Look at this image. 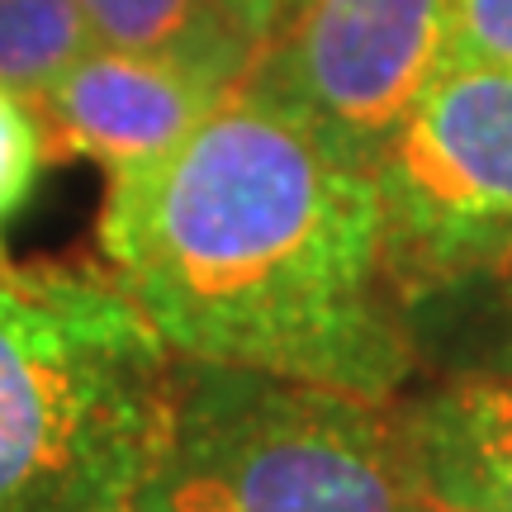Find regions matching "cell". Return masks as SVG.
Instances as JSON below:
<instances>
[{
	"mask_svg": "<svg viewBox=\"0 0 512 512\" xmlns=\"http://www.w3.org/2000/svg\"><path fill=\"white\" fill-rule=\"evenodd\" d=\"M43 166L48 157H43V128L34 105L0 86V261H5V233L24 214Z\"/></svg>",
	"mask_w": 512,
	"mask_h": 512,
	"instance_id": "10",
	"label": "cell"
},
{
	"mask_svg": "<svg viewBox=\"0 0 512 512\" xmlns=\"http://www.w3.org/2000/svg\"><path fill=\"white\" fill-rule=\"evenodd\" d=\"M100 48L176 62L238 91L252 72L261 38L233 15L228 0H76Z\"/></svg>",
	"mask_w": 512,
	"mask_h": 512,
	"instance_id": "8",
	"label": "cell"
},
{
	"mask_svg": "<svg viewBox=\"0 0 512 512\" xmlns=\"http://www.w3.org/2000/svg\"><path fill=\"white\" fill-rule=\"evenodd\" d=\"M228 5H233V15H238L261 43H266V38L275 34V24L285 19V0H228Z\"/></svg>",
	"mask_w": 512,
	"mask_h": 512,
	"instance_id": "12",
	"label": "cell"
},
{
	"mask_svg": "<svg viewBox=\"0 0 512 512\" xmlns=\"http://www.w3.org/2000/svg\"><path fill=\"white\" fill-rule=\"evenodd\" d=\"M403 299L512 271V67L446 62L375 162Z\"/></svg>",
	"mask_w": 512,
	"mask_h": 512,
	"instance_id": "4",
	"label": "cell"
},
{
	"mask_svg": "<svg viewBox=\"0 0 512 512\" xmlns=\"http://www.w3.org/2000/svg\"><path fill=\"white\" fill-rule=\"evenodd\" d=\"M403 512H470V508H451V503H441V498L413 494V498H408V508H403Z\"/></svg>",
	"mask_w": 512,
	"mask_h": 512,
	"instance_id": "13",
	"label": "cell"
},
{
	"mask_svg": "<svg viewBox=\"0 0 512 512\" xmlns=\"http://www.w3.org/2000/svg\"><path fill=\"white\" fill-rule=\"evenodd\" d=\"M294 5H299V0H285V15H290V10H294Z\"/></svg>",
	"mask_w": 512,
	"mask_h": 512,
	"instance_id": "14",
	"label": "cell"
},
{
	"mask_svg": "<svg viewBox=\"0 0 512 512\" xmlns=\"http://www.w3.org/2000/svg\"><path fill=\"white\" fill-rule=\"evenodd\" d=\"M413 494L384 403L185 361L171 441L133 512H403Z\"/></svg>",
	"mask_w": 512,
	"mask_h": 512,
	"instance_id": "3",
	"label": "cell"
},
{
	"mask_svg": "<svg viewBox=\"0 0 512 512\" xmlns=\"http://www.w3.org/2000/svg\"><path fill=\"white\" fill-rule=\"evenodd\" d=\"M228 86L176 62L100 48L72 62L29 105L48 162H95L110 176L166 157L219 110Z\"/></svg>",
	"mask_w": 512,
	"mask_h": 512,
	"instance_id": "6",
	"label": "cell"
},
{
	"mask_svg": "<svg viewBox=\"0 0 512 512\" xmlns=\"http://www.w3.org/2000/svg\"><path fill=\"white\" fill-rule=\"evenodd\" d=\"M181 380L114 271L0 261V512H133Z\"/></svg>",
	"mask_w": 512,
	"mask_h": 512,
	"instance_id": "2",
	"label": "cell"
},
{
	"mask_svg": "<svg viewBox=\"0 0 512 512\" xmlns=\"http://www.w3.org/2000/svg\"><path fill=\"white\" fill-rule=\"evenodd\" d=\"M451 57L512 67V0H451Z\"/></svg>",
	"mask_w": 512,
	"mask_h": 512,
	"instance_id": "11",
	"label": "cell"
},
{
	"mask_svg": "<svg viewBox=\"0 0 512 512\" xmlns=\"http://www.w3.org/2000/svg\"><path fill=\"white\" fill-rule=\"evenodd\" d=\"M451 62V0H299L242 86L375 176L384 143Z\"/></svg>",
	"mask_w": 512,
	"mask_h": 512,
	"instance_id": "5",
	"label": "cell"
},
{
	"mask_svg": "<svg viewBox=\"0 0 512 512\" xmlns=\"http://www.w3.org/2000/svg\"><path fill=\"white\" fill-rule=\"evenodd\" d=\"M100 247L185 361L375 403L413 370L375 176L252 86L166 157L110 176Z\"/></svg>",
	"mask_w": 512,
	"mask_h": 512,
	"instance_id": "1",
	"label": "cell"
},
{
	"mask_svg": "<svg viewBox=\"0 0 512 512\" xmlns=\"http://www.w3.org/2000/svg\"><path fill=\"white\" fill-rule=\"evenodd\" d=\"M95 48L76 0H0V86L34 100Z\"/></svg>",
	"mask_w": 512,
	"mask_h": 512,
	"instance_id": "9",
	"label": "cell"
},
{
	"mask_svg": "<svg viewBox=\"0 0 512 512\" xmlns=\"http://www.w3.org/2000/svg\"><path fill=\"white\" fill-rule=\"evenodd\" d=\"M399 422L418 494L470 512H512V370L456 375Z\"/></svg>",
	"mask_w": 512,
	"mask_h": 512,
	"instance_id": "7",
	"label": "cell"
}]
</instances>
